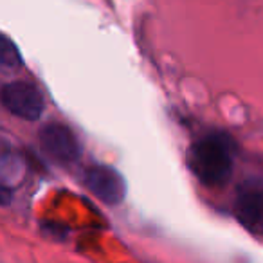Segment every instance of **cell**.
Segmentation results:
<instances>
[{
  "instance_id": "1",
  "label": "cell",
  "mask_w": 263,
  "mask_h": 263,
  "mask_svg": "<svg viewBox=\"0 0 263 263\" xmlns=\"http://www.w3.org/2000/svg\"><path fill=\"white\" fill-rule=\"evenodd\" d=\"M187 166L205 186H223L233 173V150L227 137L209 134L191 144Z\"/></svg>"
},
{
  "instance_id": "2",
  "label": "cell",
  "mask_w": 263,
  "mask_h": 263,
  "mask_svg": "<svg viewBox=\"0 0 263 263\" xmlns=\"http://www.w3.org/2000/svg\"><path fill=\"white\" fill-rule=\"evenodd\" d=\"M2 103L16 117L26 121H36L45 108L40 90L26 81H13L2 88Z\"/></svg>"
},
{
  "instance_id": "3",
  "label": "cell",
  "mask_w": 263,
  "mask_h": 263,
  "mask_svg": "<svg viewBox=\"0 0 263 263\" xmlns=\"http://www.w3.org/2000/svg\"><path fill=\"white\" fill-rule=\"evenodd\" d=\"M85 186L94 197L108 205H117L126 197V182L110 166H90L85 172Z\"/></svg>"
},
{
  "instance_id": "4",
  "label": "cell",
  "mask_w": 263,
  "mask_h": 263,
  "mask_svg": "<svg viewBox=\"0 0 263 263\" xmlns=\"http://www.w3.org/2000/svg\"><path fill=\"white\" fill-rule=\"evenodd\" d=\"M40 143L54 161L74 162L81 155V143L69 126L49 123L40 130Z\"/></svg>"
},
{
  "instance_id": "5",
  "label": "cell",
  "mask_w": 263,
  "mask_h": 263,
  "mask_svg": "<svg viewBox=\"0 0 263 263\" xmlns=\"http://www.w3.org/2000/svg\"><path fill=\"white\" fill-rule=\"evenodd\" d=\"M234 213L241 226L256 234H263V190L256 184L243 186L238 191Z\"/></svg>"
},
{
  "instance_id": "6",
  "label": "cell",
  "mask_w": 263,
  "mask_h": 263,
  "mask_svg": "<svg viewBox=\"0 0 263 263\" xmlns=\"http://www.w3.org/2000/svg\"><path fill=\"white\" fill-rule=\"evenodd\" d=\"M2 65L4 67H18L20 65V54L16 47L4 38V47H2Z\"/></svg>"
}]
</instances>
